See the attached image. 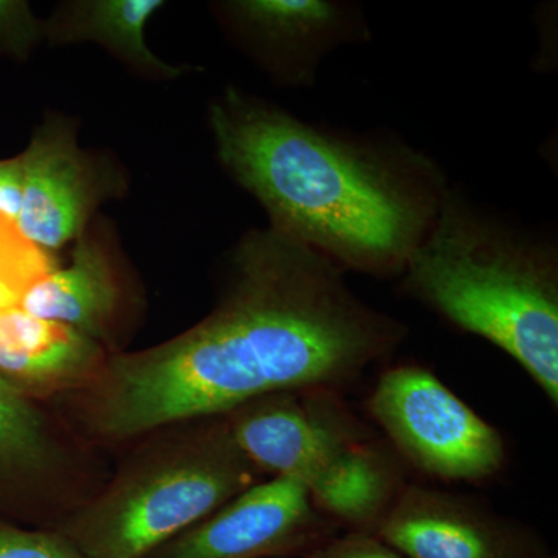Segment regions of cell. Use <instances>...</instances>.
<instances>
[{
  "mask_svg": "<svg viewBox=\"0 0 558 558\" xmlns=\"http://www.w3.org/2000/svg\"><path fill=\"white\" fill-rule=\"evenodd\" d=\"M407 328L368 306L344 271L267 230L234 256L219 306L178 339L102 363L84 421L100 438H134L290 391H336L388 357Z\"/></svg>",
  "mask_w": 558,
  "mask_h": 558,
  "instance_id": "obj_1",
  "label": "cell"
},
{
  "mask_svg": "<svg viewBox=\"0 0 558 558\" xmlns=\"http://www.w3.org/2000/svg\"><path fill=\"white\" fill-rule=\"evenodd\" d=\"M209 120L220 161L271 230L344 274L400 277L450 189L439 165L402 140L307 123L236 89Z\"/></svg>",
  "mask_w": 558,
  "mask_h": 558,
  "instance_id": "obj_2",
  "label": "cell"
},
{
  "mask_svg": "<svg viewBox=\"0 0 558 558\" xmlns=\"http://www.w3.org/2000/svg\"><path fill=\"white\" fill-rule=\"evenodd\" d=\"M405 295L487 340L558 403V253L453 189L400 275Z\"/></svg>",
  "mask_w": 558,
  "mask_h": 558,
  "instance_id": "obj_3",
  "label": "cell"
},
{
  "mask_svg": "<svg viewBox=\"0 0 558 558\" xmlns=\"http://www.w3.org/2000/svg\"><path fill=\"white\" fill-rule=\"evenodd\" d=\"M259 473L223 417L140 459L60 532L87 558H148L259 483Z\"/></svg>",
  "mask_w": 558,
  "mask_h": 558,
  "instance_id": "obj_4",
  "label": "cell"
},
{
  "mask_svg": "<svg viewBox=\"0 0 558 558\" xmlns=\"http://www.w3.org/2000/svg\"><path fill=\"white\" fill-rule=\"evenodd\" d=\"M368 410L399 453L427 475L478 483L505 465L498 429L422 366L385 371Z\"/></svg>",
  "mask_w": 558,
  "mask_h": 558,
  "instance_id": "obj_5",
  "label": "cell"
},
{
  "mask_svg": "<svg viewBox=\"0 0 558 558\" xmlns=\"http://www.w3.org/2000/svg\"><path fill=\"white\" fill-rule=\"evenodd\" d=\"M295 480L256 483L148 558H306L339 535Z\"/></svg>",
  "mask_w": 558,
  "mask_h": 558,
  "instance_id": "obj_6",
  "label": "cell"
},
{
  "mask_svg": "<svg viewBox=\"0 0 558 558\" xmlns=\"http://www.w3.org/2000/svg\"><path fill=\"white\" fill-rule=\"evenodd\" d=\"M333 392H278L223 417L234 442L259 472L299 481L311 494L363 439Z\"/></svg>",
  "mask_w": 558,
  "mask_h": 558,
  "instance_id": "obj_7",
  "label": "cell"
},
{
  "mask_svg": "<svg viewBox=\"0 0 558 558\" xmlns=\"http://www.w3.org/2000/svg\"><path fill=\"white\" fill-rule=\"evenodd\" d=\"M374 537L403 558H539L534 535L435 488L403 486Z\"/></svg>",
  "mask_w": 558,
  "mask_h": 558,
  "instance_id": "obj_8",
  "label": "cell"
},
{
  "mask_svg": "<svg viewBox=\"0 0 558 558\" xmlns=\"http://www.w3.org/2000/svg\"><path fill=\"white\" fill-rule=\"evenodd\" d=\"M233 20L269 46L289 83L311 86L322 62L344 44L366 43L368 22L352 3L333 0H242L227 3Z\"/></svg>",
  "mask_w": 558,
  "mask_h": 558,
  "instance_id": "obj_9",
  "label": "cell"
},
{
  "mask_svg": "<svg viewBox=\"0 0 558 558\" xmlns=\"http://www.w3.org/2000/svg\"><path fill=\"white\" fill-rule=\"evenodd\" d=\"M24 197L17 230L36 247L60 248L80 233L90 207V178L64 131L39 132L21 156Z\"/></svg>",
  "mask_w": 558,
  "mask_h": 558,
  "instance_id": "obj_10",
  "label": "cell"
},
{
  "mask_svg": "<svg viewBox=\"0 0 558 558\" xmlns=\"http://www.w3.org/2000/svg\"><path fill=\"white\" fill-rule=\"evenodd\" d=\"M101 366V349L86 333L21 307L0 314V376L14 388L53 392L87 385Z\"/></svg>",
  "mask_w": 558,
  "mask_h": 558,
  "instance_id": "obj_11",
  "label": "cell"
},
{
  "mask_svg": "<svg viewBox=\"0 0 558 558\" xmlns=\"http://www.w3.org/2000/svg\"><path fill=\"white\" fill-rule=\"evenodd\" d=\"M117 306V288L108 260L97 245L81 241L72 264L54 269L25 293L20 307L86 333L105 336Z\"/></svg>",
  "mask_w": 558,
  "mask_h": 558,
  "instance_id": "obj_12",
  "label": "cell"
},
{
  "mask_svg": "<svg viewBox=\"0 0 558 558\" xmlns=\"http://www.w3.org/2000/svg\"><path fill=\"white\" fill-rule=\"evenodd\" d=\"M403 486L391 458L363 438L344 453L311 497L337 526L352 534L374 535Z\"/></svg>",
  "mask_w": 558,
  "mask_h": 558,
  "instance_id": "obj_13",
  "label": "cell"
},
{
  "mask_svg": "<svg viewBox=\"0 0 558 558\" xmlns=\"http://www.w3.org/2000/svg\"><path fill=\"white\" fill-rule=\"evenodd\" d=\"M163 7L160 0H100L81 9L76 33L108 44L113 50L145 68L175 75L179 70L165 64L146 46V22Z\"/></svg>",
  "mask_w": 558,
  "mask_h": 558,
  "instance_id": "obj_14",
  "label": "cell"
},
{
  "mask_svg": "<svg viewBox=\"0 0 558 558\" xmlns=\"http://www.w3.org/2000/svg\"><path fill=\"white\" fill-rule=\"evenodd\" d=\"M53 458V439L38 411L0 376V468L40 469Z\"/></svg>",
  "mask_w": 558,
  "mask_h": 558,
  "instance_id": "obj_15",
  "label": "cell"
},
{
  "mask_svg": "<svg viewBox=\"0 0 558 558\" xmlns=\"http://www.w3.org/2000/svg\"><path fill=\"white\" fill-rule=\"evenodd\" d=\"M53 270L49 252L36 247L16 223L0 216V314L20 307L27 290Z\"/></svg>",
  "mask_w": 558,
  "mask_h": 558,
  "instance_id": "obj_16",
  "label": "cell"
},
{
  "mask_svg": "<svg viewBox=\"0 0 558 558\" xmlns=\"http://www.w3.org/2000/svg\"><path fill=\"white\" fill-rule=\"evenodd\" d=\"M0 558H87L61 532L0 526Z\"/></svg>",
  "mask_w": 558,
  "mask_h": 558,
  "instance_id": "obj_17",
  "label": "cell"
},
{
  "mask_svg": "<svg viewBox=\"0 0 558 558\" xmlns=\"http://www.w3.org/2000/svg\"><path fill=\"white\" fill-rule=\"evenodd\" d=\"M306 558H403L371 534L347 532L314 550Z\"/></svg>",
  "mask_w": 558,
  "mask_h": 558,
  "instance_id": "obj_18",
  "label": "cell"
},
{
  "mask_svg": "<svg viewBox=\"0 0 558 558\" xmlns=\"http://www.w3.org/2000/svg\"><path fill=\"white\" fill-rule=\"evenodd\" d=\"M35 28L28 7L22 2L0 0V47L20 51L31 43Z\"/></svg>",
  "mask_w": 558,
  "mask_h": 558,
  "instance_id": "obj_19",
  "label": "cell"
},
{
  "mask_svg": "<svg viewBox=\"0 0 558 558\" xmlns=\"http://www.w3.org/2000/svg\"><path fill=\"white\" fill-rule=\"evenodd\" d=\"M24 197V165L21 156L0 161V216L16 223Z\"/></svg>",
  "mask_w": 558,
  "mask_h": 558,
  "instance_id": "obj_20",
  "label": "cell"
},
{
  "mask_svg": "<svg viewBox=\"0 0 558 558\" xmlns=\"http://www.w3.org/2000/svg\"><path fill=\"white\" fill-rule=\"evenodd\" d=\"M539 558H558L557 556H553V554H546V556Z\"/></svg>",
  "mask_w": 558,
  "mask_h": 558,
  "instance_id": "obj_21",
  "label": "cell"
}]
</instances>
